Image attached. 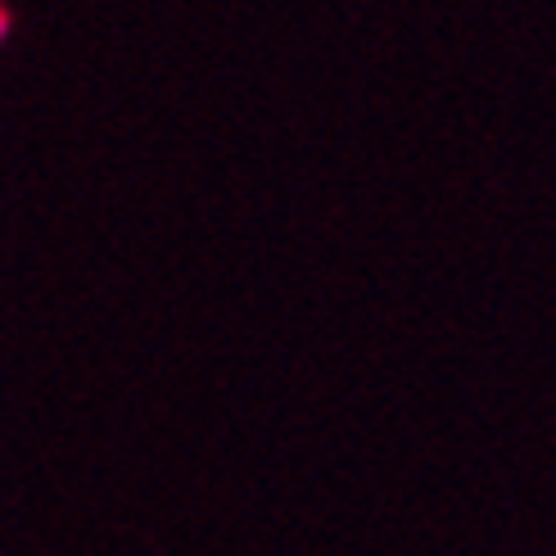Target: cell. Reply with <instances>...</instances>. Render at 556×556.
Here are the masks:
<instances>
[{"label": "cell", "instance_id": "6da1fadb", "mask_svg": "<svg viewBox=\"0 0 556 556\" xmlns=\"http://www.w3.org/2000/svg\"><path fill=\"white\" fill-rule=\"evenodd\" d=\"M10 27H14V18H10V10H5V5H0V41L10 37Z\"/></svg>", "mask_w": 556, "mask_h": 556}]
</instances>
